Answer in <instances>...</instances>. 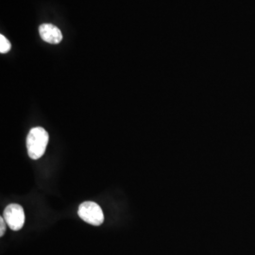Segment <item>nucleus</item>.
<instances>
[{
	"label": "nucleus",
	"mask_w": 255,
	"mask_h": 255,
	"mask_svg": "<svg viewBox=\"0 0 255 255\" xmlns=\"http://www.w3.org/2000/svg\"><path fill=\"white\" fill-rule=\"evenodd\" d=\"M78 215L81 219L94 226H100L104 221V214L101 206L93 201H85L79 207Z\"/></svg>",
	"instance_id": "obj_2"
},
{
	"label": "nucleus",
	"mask_w": 255,
	"mask_h": 255,
	"mask_svg": "<svg viewBox=\"0 0 255 255\" xmlns=\"http://www.w3.org/2000/svg\"><path fill=\"white\" fill-rule=\"evenodd\" d=\"M3 218L12 231H19L25 224V212L19 204H9L4 210Z\"/></svg>",
	"instance_id": "obj_3"
},
{
	"label": "nucleus",
	"mask_w": 255,
	"mask_h": 255,
	"mask_svg": "<svg viewBox=\"0 0 255 255\" xmlns=\"http://www.w3.org/2000/svg\"><path fill=\"white\" fill-rule=\"evenodd\" d=\"M6 224L4 218H0V237H3L6 232Z\"/></svg>",
	"instance_id": "obj_6"
},
{
	"label": "nucleus",
	"mask_w": 255,
	"mask_h": 255,
	"mask_svg": "<svg viewBox=\"0 0 255 255\" xmlns=\"http://www.w3.org/2000/svg\"><path fill=\"white\" fill-rule=\"evenodd\" d=\"M11 48V45L9 43V40L4 36V35H0V53L4 54L9 52Z\"/></svg>",
	"instance_id": "obj_5"
},
{
	"label": "nucleus",
	"mask_w": 255,
	"mask_h": 255,
	"mask_svg": "<svg viewBox=\"0 0 255 255\" xmlns=\"http://www.w3.org/2000/svg\"><path fill=\"white\" fill-rule=\"evenodd\" d=\"M39 33L42 40H44L46 43L57 45L61 43L63 40V34L61 30L54 25L51 24H43L39 27Z\"/></svg>",
	"instance_id": "obj_4"
},
{
	"label": "nucleus",
	"mask_w": 255,
	"mask_h": 255,
	"mask_svg": "<svg viewBox=\"0 0 255 255\" xmlns=\"http://www.w3.org/2000/svg\"><path fill=\"white\" fill-rule=\"evenodd\" d=\"M49 135L44 128L36 127L30 129L27 137L28 156L32 160L40 159L46 152Z\"/></svg>",
	"instance_id": "obj_1"
}]
</instances>
